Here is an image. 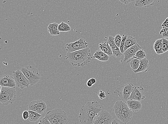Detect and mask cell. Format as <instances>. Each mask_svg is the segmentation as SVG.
<instances>
[{"instance_id":"cb8c5ba5","label":"cell","mask_w":168,"mask_h":124,"mask_svg":"<svg viewBox=\"0 0 168 124\" xmlns=\"http://www.w3.org/2000/svg\"><path fill=\"white\" fill-rule=\"evenodd\" d=\"M29 120L32 122H36L38 121L42 117V115L33 111L29 110Z\"/></svg>"},{"instance_id":"8992f818","label":"cell","mask_w":168,"mask_h":124,"mask_svg":"<svg viewBox=\"0 0 168 124\" xmlns=\"http://www.w3.org/2000/svg\"><path fill=\"white\" fill-rule=\"evenodd\" d=\"M21 71L29 81L30 85L33 86L39 82L41 76L38 70L33 66L28 65L21 68Z\"/></svg>"},{"instance_id":"9a60e30c","label":"cell","mask_w":168,"mask_h":124,"mask_svg":"<svg viewBox=\"0 0 168 124\" xmlns=\"http://www.w3.org/2000/svg\"><path fill=\"white\" fill-rule=\"evenodd\" d=\"M114 40L115 37L112 36H109L107 42L111 47L113 56L116 58H120L122 56L123 53L120 52V48L116 45L114 42Z\"/></svg>"},{"instance_id":"e575fe53","label":"cell","mask_w":168,"mask_h":124,"mask_svg":"<svg viewBox=\"0 0 168 124\" xmlns=\"http://www.w3.org/2000/svg\"><path fill=\"white\" fill-rule=\"evenodd\" d=\"M23 118L25 121L26 120L29 118V111L27 110H25L22 113Z\"/></svg>"},{"instance_id":"484cf974","label":"cell","mask_w":168,"mask_h":124,"mask_svg":"<svg viewBox=\"0 0 168 124\" xmlns=\"http://www.w3.org/2000/svg\"><path fill=\"white\" fill-rule=\"evenodd\" d=\"M58 29L60 32H68L72 29L71 27L68 23L64 22H62L59 25Z\"/></svg>"},{"instance_id":"d4e9b609","label":"cell","mask_w":168,"mask_h":124,"mask_svg":"<svg viewBox=\"0 0 168 124\" xmlns=\"http://www.w3.org/2000/svg\"><path fill=\"white\" fill-rule=\"evenodd\" d=\"M141 60L133 58L130 62V65L133 71H135L139 69Z\"/></svg>"},{"instance_id":"30bf717a","label":"cell","mask_w":168,"mask_h":124,"mask_svg":"<svg viewBox=\"0 0 168 124\" xmlns=\"http://www.w3.org/2000/svg\"><path fill=\"white\" fill-rule=\"evenodd\" d=\"M92 124H112L113 117L107 111L102 110L96 118Z\"/></svg>"},{"instance_id":"ac0fdd59","label":"cell","mask_w":168,"mask_h":124,"mask_svg":"<svg viewBox=\"0 0 168 124\" xmlns=\"http://www.w3.org/2000/svg\"><path fill=\"white\" fill-rule=\"evenodd\" d=\"M93 57L94 59L102 61H107L109 59V56L100 49L96 51Z\"/></svg>"},{"instance_id":"ffe728a7","label":"cell","mask_w":168,"mask_h":124,"mask_svg":"<svg viewBox=\"0 0 168 124\" xmlns=\"http://www.w3.org/2000/svg\"><path fill=\"white\" fill-rule=\"evenodd\" d=\"M99 48L100 50L109 56H113L112 51L110 46L107 42H103L99 45Z\"/></svg>"},{"instance_id":"9c48e42d","label":"cell","mask_w":168,"mask_h":124,"mask_svg":"<svg viewBox=\"0 0 168 124\" xmlns=\"http://www.w3.org/2000/svg\"><path fill=\"white\" fill-rule=\"evenodd\" d=\"M88 46L87 41L84 38H81L74 42L67 44L65 46V50L67 53L72 52L87 48Z\"/></svg>"},{"instance_id":"52a82bcc","label":"cell","mask_w":168,"mask_h":124,"mask_svg":"<svg viewBox=\"0 0 168 124\" xmlns=\"http://www.w3.org/2000/svg\"><path fill=\"white\" fill-rule=\"evenodd\" d=\"M134 87L132 83H128L118 87L114 93L123 101H127L129 100Z\"/></svg>"},{"instance_id":"83f0119b","label":"cell","mask_w":168,"mask_h":124,"mask_svg":"<svg viewBox=\"0 0 168 124\" xmlns=\"http://www.w3.org/2000/svg\"><path fill=\"white\" fill-rule=\"evenodd\" d=\"M127 37H128L127 35H125V34H123V35L122 36V38L121 44V45H120V46L119 48L120 52H121L122 53H123L124 52V45H125V43L126 40L127 39Z\"/></svg>"},{"instance_id":"8d00e7d4","label":"cell","mask_w":168,"mask_h":124,"mask_svg":"<svg viewBox=\"0 0 168 124\" xmlns=\"http://www.w3.org/2000/svg\"><path fill=\"white\" fill-rule=\"evenodd\" d=\"M161 26L168 28V17L166 19V20L161 25Z\"/></svg>"},{"instance_id":"603a6c76","label":"cell","mask_w":168,"mask_h":124,"mask_svg":"<svg viewBox=\"0 0 168 124\" xmlns=\"http://www.w3.org/2000/svg\"><path fill=\"white\" fill-rule=\"evenodd\" d=\"M136 43H137V40L135 38L133 37L132 36H128L126 40L125 43L124 51Z\"/></svg>"},{"instance_id":"7402d4cb","label":"cell","mask_w":168,"mask_h":124,"mask_svg":"<svg viewBox=\"0 0 168 124\" xmlns=\"http://www.w3.org/2000/svg\"><path fill=\"white\" fill-rule=\"evenodd\" d=\"M162 39L157 40L154 45V49L157 54L160 55L164 53L162 49Z\"/></svg>"},{"instance_id":"277c9868","label":"cell","mask_w":168,"mask_h":124,"mask_svg":"<svg viewBox=\"0 0 168 124\" xmlns=\"http://www.w3.org/2000/svg\"><path fill=\"white\" fill-rule=\"evenodd\" d=\"M45 117L52 124H68L70 121L66 113L60 108L49 111Z\"/></svg>"},{"instance_id":"4fadbf2b","label":"cell","mask_w":168,"mask_h":124,"mask_svg":"<svg viewBox=\"0 0 168 124\" xmlns=\"http://www.w3.org/2000/svg\"><path fill=\"white\" fill-rule=\"evenodd\" d=\"M146 98L144 95V89L142 86H135L129 99L138 100L140 102Z\"/></svg>"},{"instance_id":"5bb4252c","label":"cell","mask_w":168,"mask_h":124,"mask_svg":"<svg viewBox=\"0 0 168 124\" xmlns=\"http://www.w3.org/2000/svg\"><path fill=\"white\" fill-rule=\"evenodd\" d=\"M1 86L15 88L16 86V82L13 76L6 74L0 78Z\"/></svg>"},{"instance_id":"836d02e7","label":"cell","mask_w":168,"mask_h":124,"mask_svg":"<svg viewBox=\"0 0 168 124\" xmlns=\"http://www.w3.org/2000/svg\"><path fill=\"white\" fill-rule=\"evenodd\" d=\"M98 96L99 98L101 100L105 99L106 97V95L104 91L100 90L98 93Z\"/></svg>"},{"instance_id":"44dd1931","label":"cell","mask_w":168,"mask_h":124,"mask_svg":"<svg viewBox=\"0 0 168 124\" xmlns=\"http://www.w3.org/2000/svg\"><path fill=\"white\" fill-rule=\"evenodd\" d=\"M59 25L57 23H51L49 25L48 30L51 36H56L60 35V31L58 29Z\"/></svg>"},{"instance_id":"74e56055","label":"cell","mask_w":168,"mask_h":124,"mask_svg":"<svg viewBox=\"0 0 168 124\" xmlns=\"http://www.w3.org/2000/svg\"><path fill=\"white\" fill-rule=\"evenodd\" d=\"M112 124H120L119 122H118L117 121L115 120V119H113L112 122Z\"/></svg>"},{"instance_id":"1f68e13d","label":"cell","mask_w":168,"mask_h":124,"mask_svg":"<svg viewBox=\"0 0 168 124\" xmlns=\"http://www.w3.org/2000/svg\"><path fill=\"white\" fill-rule=\"evenodd\" d=\"M96 83V80L95 79L92 78L89 79L87 83V86L89 87H91Z\"/></svg>"},{"instance_id":"ba28073f","label":"cell","mask_w":168,"mask_h":124,"mask_svg":"<svg viewBox=\"0 0 168 124\" xmlns=\"http://www.w3.org/2000/svg\"><path fill=\"white\" fill-rule=\"evenodd\" d=\"M12 76L16 82V86L21 89L27 88L30 85L29 81L21 70L14 71Z\"/></svg>"},{"instance_id":"d6a6232c","label":"cell","mask_w":168,"mask_h":124,"mask_svg":"<svg viewBox=\"0 0 168 124\" xmlns=\"http://www.w3.org/2000/svg\"><path fill=\"white\" fill-rule=\"evenodd\" d=\"M38 124H52L48 119L45 117L44 118L40 120Z\"/></svg>"},{"instance_id":"4dcf8cb0","label":"cell","mask_w":168,"mask_h":124,"mask_svg":"<svg viewBox=\"0 0 168 124\" xmlns=\"http://www.w3.org/2000/svg\"><path fill=\"white\" fill-rule=\"evenodd\" d=\"M161 35H162L163 37H168V28L163 27L160 32Z\"/></svg>"},{"instance_id":"f35d334b","label":"cell","mask_w":168,"mask_h":124,"mask_svg":"<svg viewBox=\"0 0 168 124\" xmlns=\"http://www.w3.org/2000/svg\"></svg>"},{"instance_id":"d6986e66","label":"cell","mask_w":168,"mask_h":124,"mask_svg":"<svg viewBox=\"0 0 168 124\" xmlns=\"http://www.w3.org/2000/svg\"><path fill=\"white\" fill-rule=\"evenodd\" d=\"M149 67V61L145 58V59L141 60L139 67V69L135 70V71L133 72L135 74L140 72H146L148 71V68Z\"/></svg>"},{"instance_id":"2e32d148","label":"cell","mask_w":168,"mask_h":124,"mask_svg":"<svg viewBox=\"0 0 168 124\" xmlns=\"http://www.w3.org/2000/svg\"><path fill=\"white\" fill-rule=\"evenodd\" d=\"M127 102L128 107L133 112H138L142 108L141 102L138 100L129 99Z\"/></svg>"},{"instance_id":"3957f363","label":"cell","mask_w":168,"mask_h":124,"mask_svg":"<svg viewBox=\"0 0 168 124\" xmlns=\"http://www.w3.org/2000/svg\"><path fill=\"white\" fill-rule=\"evenodd\" d=\"M113 111L117 119L124 123L129 122L132 119L133 112L127 104L121 100L116 102Z\"/></svg>"},{"instance_id":"4316f807","label":"cell","mask_w":168,"mask_h":124,"mask_svg":"<svg viewBox=\"0 0 168 124\" xmlns=\"http://www.w3.org/2000/svg\"><path fill=\"white\" fill-rule=\"evenodd\" d=\"M146 56V55L145 51L143 49H142L137 51L135 53V56L133 58H137L141 60L145 58Z\"/></svg>"},{"instance_id":"f546056e","label":"cell","mask_w":168,"mask_h":124,"mask_svg":"<svg viewBox=\"0 0 168 124\" xmlns=\"http://www.w3.org/2000/svg\"><path fill=\"white\" fill-rule=\"evenodd\" d=\"M162 39V49L164 53L168 51V40L165 38H163Z\"/></svg>"},{"instance_id":"d590c367","label":"cell","mask_w":168,"mask_h":124,"mask_svg":"<svg viewBox=\"0 0 168 124\" xmlns=\"http://www.w3.org/2000/svg\"><path fill=\"white\" fill-rule=\"evenodd\" d=\"M119 1L123 4H125V5H128L132 2L136 1V0H119Z\"/></svg>"},{"instance_id":"f1b7e54d","label":"cell","mask_w":168,"mask_h":124,"mask_svg":"<svg viewBox=\"0 0 168 124\" xmlns=\"http://www.w3.org/2000/svg\"><path fill=\"white\" fill-rule=\"evenodd\" d=\"M122 36L119 35V34H117L116 35L115 37V40H114V42H115V44L118 48H120V45L121 44V42L122 41Z\"/></svg>"},{"instance_id":"7a4b0ae2","label":"cell","mask_w":168,"mask_h":124,"mask_svg":"<svg viewBox=\"0 0 168 124\" xmlns=\"http://www.w3.org/2000/svg\"><path fill=\"white\" fill-rule=\"evenodd\" d=\"M65 57L73 67H84L91 61V51L87 48L75 52L67 53Z\"/></svg>"},{"instance_id":"5b68a950","label":"cell","mask_w":168,"mask_h":124,"mask_svg":"<svg viewBox=\"0 0 168 124\" xmlns=\"http://www.w3.org/2000/svg\"><path fill=\"white\" fill-rule=\"evenodd\" d=\"M0 102L4 105L12 104L17 97L15 88L1 86Z\"/></svg>"},{"instance_id":"6da1fadb","label":"cell","mask_w":168,"mask_h":124,"mask_svg":"<svg viewBox=\"0 0 168 124\" xmlns=\"http://www.w3.org/2000/svg\"><path fill=\"white\" fill-rule=\"evenodd\" d=\"M102 110L97 101L88 102L82 107L79 113V122L81 124H92L99 113Z\"/></svg>"},{"instance_id":"8fae6325","label":"cell","mask_w":168,"mask_h":124,"mask_svg":"<svg viewBox=\"0 0 168 124\" xmlns=\"http://www.w3.org/2000/svg\"><path fill=\"white\" fill-rule=\"evenodd\" d=\"M47 106L45 103L42 100H34L29 104V109L40 114H44L47 110Z\"/></svg>"},{"instance_id":"7c38bea8","label":"cell","mask_w":168,"mask_h":124,"mask_svg":"<svg viewBox=\"0 0 168 124\" xmlns=\"http://www.w3.org/2000/svg\"><path fill=\"white\" fill-rule=\"evenodd\" d=\"M141 47L136 43L124 51V61L127 63L130 62L131 60L135 56V53L138 51L142 49Z\"/></svg>"},{"instance_id":"e0dca14e","label":"cell","mask_w":168,"mask_h":124,"mask_svg":"<svg viewBox=\"0 0 168 124\" xmlns=\"http://www.w3.org/2000/svg\"><path fill=\"white\" fill-rule=\"evenodd\" d=\"M156 0H136L135 6L137 7H148L154 5Z\"/></svg>"}]
</instances>
